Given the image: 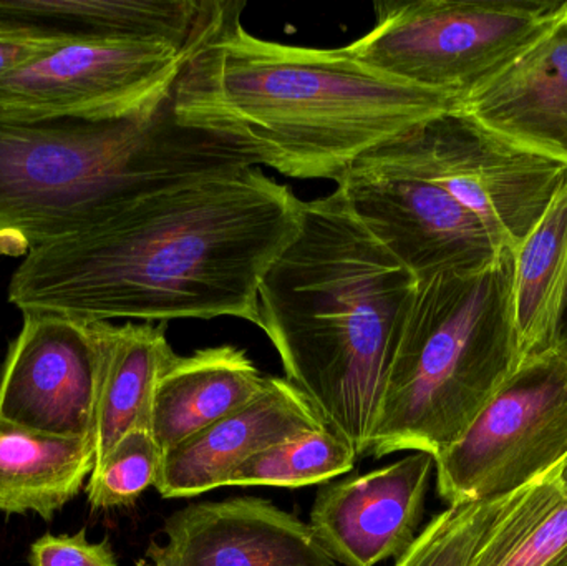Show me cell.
I'll return each instance as SVG.
<instances>
[{
	"label": "cell",
	"mask_w": 567,
	"mask_h": 566,
	"mask_svg": "<svg viewBox=\"0 0 567 566\" xmlns=\"http://www.w3.org/2000/svg\"><path fill=\"white\" fill-rule=\"evenodd\" d=\"M221 0H0V35L45 45L165 43L189 52Z\"/></svg>",
	"instance_id": "15"
},
{
	"label": "cell",
	"mask_w": 567,
	"mask_h": 566,
	"mask_svg": "<svg viewBox=\"0 0 567 566\" xmlns=\"http://www.w3.org/2000/svg\"><path fill=\"white\" fill-rule=\"evenodd\" d=\"M163 534L146 550L158 566H337L309 524L265 498L186 505Z\"/></svg>",
	"instance_id": "13"
},
{
	"label": "cell",
	"mask_w": 567,
	"mask_h": 566,
	"mask_svg": "<svg viewBox=\"0 0 567 566\" xmlns=\"http://www.w3.org/2000/svg\"><path fill=\"white\" fill-rule=\"evenodd\" d=\"M522 366L513 315V253L476 271L442 272L416 285L370 457L455 444Z\"/></svg>",
	"instance_id": "5"
},
{
	"label": "cell",
	"mask_w": 567,
	"mask_h": 566,
	"mask_svg": "<svg viewBox=\"0 0 567 566\" xmlns=\"http://www.w3.org/2000/svg\"><path fill=\"white\" fill-rule=\"evenodd\" d=\"M556 351L567 359V295L565 309H563L561 321H559L558 339H556Z\"/></svg>",
	"instance_id": "27"
},
{
	"label": "cell",
	"mask_w": 567,
	"mask_h": 566,
	"mask_svg": "<svg viewBox=\"0 0 567 566\" xmlns=\"http://www.w3.org/2000/svg\"><path fill=\"white\" fill-rule=\"evenodd\" d=\"M55 49L60 47L0 35V79Z\"/></svg>",
	"instance_id": "26"
},
{
	"label": "cell",
	"mask_w": 567,
	"mask_h": 566,
	"mask_svg": "<svg viewBox=\"0 0 567 566\" xmlns=\"http://www.w3.org/2000/svg\"><path fill=\"white\" fill-rule=\"evenodd\" d=\"M567 0H383L375 23L346 45L410 85L465 99L508 66L565 12Z\"/></svg>",
	"instance_id": "6"
},
{
	"label": "cell",
	"mask_w": 567,
	"mask_h": 566,
	"mask_svg": "<svg viewBox=\"0 0 567 566\" xmlns=\"http://www.w3.org/2000/svg\"><path fill=\"white\" fill-rule=\"evenodd\" d=\"M561 481H563V484L567 485V459L565 462H563V465H561Z\"/></svg>",
	"instance_id": "28"
},
{
	"label": "cell",
	"mask_w": 567,
	"mask_h": 566,
	"mask_svg": "<svg viewBox=\"0 0 567 566\" xmlns=\"http://www.w3.org/2000/svg\"><path fill=\"white\" fill-rule=\"evenodd\" d=\"M561 465L526 487L470 566H549L566 557L567 485Z\"/></svg>",
	"instance_id": "21"
},
{
	"label": "cell",
	"mask_w": 567,
	"mask_h": 566,
	"mask_svg": "<svg viewBox=\"0 0 567 566\" xmlns=\"http://www.w3.org/2000/svg\"><path fill=\"white\" fill-rule=\"evenodd\" d=\"M416 285L336 188L302 202L299 229L259 286V329L287 381L357 459L367 457Z\"/></svg>",
	"instance_id": "3"
},
{
	"label": "cell",
	"mask_w": 567,
	"mask_h": 566,
	"mask_svg": "<svg viewBox=\"0 0 567 566\" xmlns=\"http://www.w3.org/2000/svg\"><path fill=\"white\" fill-rule=\"evenodd\" d=\"M353 449L329 428L286 439L241 465L226 487L302 488L352 471Z\"/></svg>",
	"instance_id": "22"
},
{
	"label": "cell",
	"mask_w": 567,
	"mask_h": 566,
	"mask_svg": "<svg viewBox=\"0 0 567 566\" xmlns=\"http://www.w3.org/2000/svg\"><path fill=\"white\" fill-rule=\"evenodd\" d=\"M528 487V485H526ZM525 488L503 497L449 505L420 532L395 566H470Z\"/></svg>",
	"instance_id": "23"
},
{
	"label": "cell",
	"mask_w": 567,
	"mask_h": 566,
	"mask_svg": "<svg viewBox=\"0 0 567 566\" xmlns=\"http://www.w3.org/2000/svg\"><path fill=\"white\" fill-rule=\"evenodd\" d=\"M337 188L362 225L416 281L476 271L505 249L449 193L419 176L363 155Z\"/></svg>",
	"instance_id": "10"
},
{
	"label": "cell",
	"mask_w": 567,
	"mask_h": 566,
	"mask_svg": "<svg viewBox=\"0 0 567 566\" xmlns=\"http://www.w3.org/2000/svg\"><path fill=\"white\" fill-rule=\"evenodd\" d=\"M136 566H158V565L152 564V562H148V560H140L138 564H136Z\"/></svg>",
	"instance_id": "29"
},
{
	"label": "cell",
	"mask_w": 567,
	"mask_h": 566,
	"mask_svg": "<svg viewBox=\"0 0 567 566\" xmlns=\"http://www.w3.org/2000/svg\"><path fill=\"white\" fill-rule=\"evenodd\" d=\"M248 166L235 143L182 125L172 96L125 119L0 116V256L25 258L163 189Z\"/></svg>",
	"instance_id": "4"
},
{
	"label": "cell",
	"mask_w": 567,
	"mask_h": 566,
	"mask_svg": "<svg viewBox=\"0 0 567 566\" xmlns=\"http://www.w3.org/2000/svg\"><path fill=\"white\" fill-rule=\"evenodd\" d=\"M365 156L439 186L509 251L525 241L567 179L563 166L503 145L460 110L416 123Z\"/></svg>",
	"instance_id": "7"
},
{
	"label": "cell",
	"mask_w": 567,
	"mask_h": 566,
	"mask_svg": "<svg viewBox=\"0 0 567 566\" xmlns=\"http://www.w3.org/2000/svg\"><path fill=\"white\" fill-rule=\"evenodd\" d=\"M567 459V359L522 362L465 434L435 459L449 505L515 494Z\"/></svg>",
	"instance_id": "8"
},
{
	"label": "cell",
	"mask_w": 567,
	"mask_h": 566,
	"mask_svg": "<svg viewBox=\"0 0 567 566\" xmlns=\"http://www.w3.org/2000/svg\"><path fill=\"white\" fill-rule=\"evenodd\" d=\"M30 566H116L110 542H90L86 528L75 535L45 534L29 550Z\"/></svg>",
	"instance_id": "25"
},
{
	"label": "cell",
	"mask_w": 567,
	"mask_h": 566,
	"mask_svg": "<svg viewBox=\"0 0 567 566\" xmlns=\"http://www.w3.org/2000/svg\"><path fill=\"white\" fill-rule=\"evenodd\" d=\"M513 253V315L522 362L555 351L567 295V179Z\"/></svg>",
	"instance_id": "20"
},
{
	"label": "cell",
	"mask_w": 567,
	"mask_h": 566,
	"mask_svg": "<svg viewBox=\"0 0 567 566\" xmlns=\"http://www.w3.org/2000/svg\"><path fill=\"white\" fill-rule=\"evenodd\" d=\"M93 322L100 344L96 462L130 432H152L156 388L176 354L166 325Z\"/></svg>",
	"instance_id": "18"
},
{
	"label": "cell",
	"mask_w": 567,
	"mask_h": 566,
	"mask_svg": "<svg viewBox=\"0 0 567 566\" xmlns=\"http://www.w3.org/2000/svg\"><path fill=\"white\" fill-rule=\"evenodd\" d=\"M460 112L503 145L567 169V6L522 55L468 93Z\"/></svg>",
	"instance_id": "14"
},
{
	"label": "cell",
	"mask_w": 567,
	"mask_h": 566,
	"mask_svg": "<svg viewBox=\"0 0 567 566\" xmlns=\"http://www.w3.org/2000/svg\"><path fill=\"white\" fill-rule=\"evenodd\" d=\"M92 439L63 438L0 418V512L50 521L95 467Z\"/></svg>",
	"instance_id": "19"
},
{
	"label": "cell",
	"mask_w": 567,
	"mask_h": 566,
	"mask_svg": "<svg viewBox=\"0 0 567 566\" xmlns=\"http://www.w3.org/2000/svg\"><path fill=\"white\" fill-rule=\"evenodd\" d=\"M245 9L221 0L172 100L182 125L235 143L256 166L339 183L370 150L462 105L458 96L372 69L346 47L259 39L243 25Z\"/></svg>",
	"instance_id": "2"
},
{
	"label": "cell",
	"mask_w": 567,
	"mask_h": 566,
	"mask_svg": "<svg viewBox=\"0 0 567 566\" xmlns=\"http://www.w3.org/2000/svg\"><path fill=\"white\" fill-rule=\"evenodd\" d=\"M99 375L95 322L25 312L0 375V418L43 434L93 441Z\"/></svg>",
	"instance_id": "11"
},
{
	"label": "cell",
	"mask_w": 567,
	"mask_h": 566,
	"mask_svg": "<svg viewBox=\"0 0 567 566\" xmlns=\"http://www.w3.org/2000/svg\"><path fill=\"white\" fill-rule=\"evenodd\" d=\"M300 215L302 202L261 166L193 179L33 249L9 301L89 322L228 316L259 328V286Z\"/></svg>",
	"instance_id": "1"
},
{
	"label": "cell",
	"mask_w": 567,
	"mask_h": 566,
	"mask_svg": "<svg viewBox=\"0 0 567 566\" xmlns=\"http://www.w3.org/2000/svg\"><path fill=\"white\" fill-rule=\"evenodd\" d=\"M163 449L148 431H133L120 439L95 462L86 497L95 511H113L135 504L155 487L163 465Z\"/></svg>",
	"instance_id": "24"
},
{
	"label": "cell",
	"mask_w": 567,
	"mask_h": 566,
	"mask_svg": "<svg viewBox=\"0 0 567 566\" xmlns=\"http://www.w3.org/2000/svg\"><path fill=\"white\" fill-rule=\"evenodd\" d=\"M268 375L235 346L175 356L159 378L152 434L163 452L183 444L258 398Z\"/></svg>",
	"instance_id": "17"
},
{
	"label": "cell",
	"mask_w": 567,
	"mask_h": 566,
	"mask_svg": "<svg viewBox=\"0 0 567 566\" xmlns=\"http://www.w3.org/2000/svg\"><path fill=\"white\" fill-rule=\"evenodd\" d=\"M189 52L165 43L60 47L0 79L3 119H125L172 96Z\"/></svg>",
	"instance_id": "9"
},
{
	"label": "cell",
	"mask_w": 567,
	"mask_h": 566,
	"mask_svg": "<svg viewBox=\"0 0 567 566\" xmlns=\"http://www.w3.org/2000/svg\"><path fill=\"white\" fill-rule=\"evenodd\" d=\"M435 457L413 452L367 474L320 485L310 528L336 564L399 560L416 541Z\"/></svg>",
	"instance_id": "12"
},
{
	"label": "cell",
	"mask_w": 567,
	"mask_h": 566,
	"mask_svg": "<svg viewBox=\"0 0 567 566\" xmlns=\"http://www.w3.org/2000/svg\"><path fill=\"white\" fill-rule=\"evenodd\" d=\"M322 428L326 422L300 389L268 375L261 394L245 408L166 451L155 488L163 498H186L226 487L259 452Z\"/></svg>",
	"instance_id": "16"
}]
</instances>
